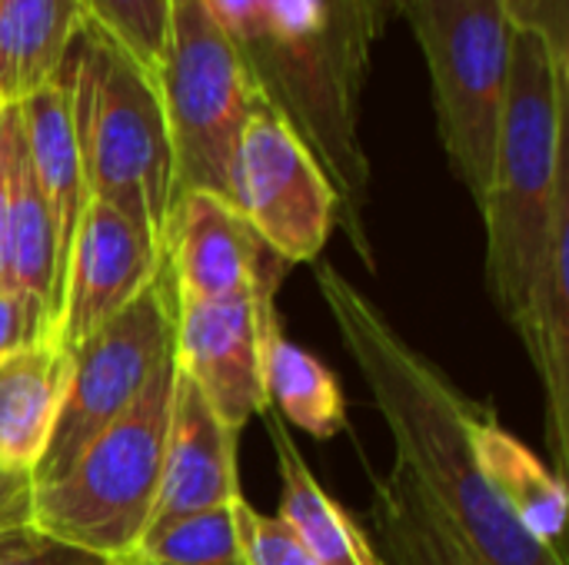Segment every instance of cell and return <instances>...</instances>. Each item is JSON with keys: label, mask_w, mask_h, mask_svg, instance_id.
Listing matches in <instances>:
<instances>
[{"label": "cell", "mask_w": 569, "mask_h": 565, "mask_svg": "<svg viewBox=\"0 0 569 565\" xmlns=\"http://www.w3.org/2000/svg\"><path fill=\"white\" fill-rule=\"evenodd\" d=\"M317 286L373 406L390 426L397 446L393 466L420 486L473 556L483 565H567L533 543L493 496L473 450L480 403L413 350L383 310L340 270L320 266Z\"/></svg>", "instance_id": "1"}, {"label": "cell", "mask_w": 569, "mask_h": 565, "mask_svg": "<svg viewBox=\"0 0 569 565\" xmlns=\"http://www.w3.org/2000/svg\"><path fill=\"white\" fill-rule=\"evenodd\" d=\"M253 87L287 117L320 163L340 223L373 270L367 233L370 160L360 140V93L373 43L397 0H207Z\"/></svg>", "instance_id": "2"}, {"label": "cell", "mask_w": 569, "mask_h": 565, "mask_svg": "<svg viewBox=\"0 0 569 565\" xmlns=\"http://www.w3.org/2000/svg\"><path fill=\"white\" fill-rule=\"evenodd\" d=\"M567 170V63L530 30H513L510 83L483 200L487 290L517 323L547 256L553 203Z\"/></svg>", "instance_id": "3"}, {"label": "cell", "mask_w": 569, "mask_h": 565, "mask_svg": "<svg viewBox=\"0 0 569 565\" xmlns=\"http://www.w3.org/2000/svg\"><path fill=\"white\" fill-rule=\"evenodd\" d=\"M67 67L87 196L113 206L160 250L173 206V150L157 83L87 20Z\"/></svg>", "instance_id": "4"}, {"label": "cell", "mask_w": 569, "mask_h": 565, "mask_svg": "<svg viewBox=\"0 0 569 565\" xmlns=\"http://www.w3.org/2000/svg\"><path fill=\"white\" fill-rule=\"evenodd\" d=\"M173 376L170 356L120 420L100 430L57 480L33 486L30 529L107 563L143 539L160 490Z\"/></svg>", "instance_id": "5"}, {"label": "cell", "mask_w": 569, "mask_h": 565, "mask_svg": "<svg viewBox=\"0 0 569 565\" xmlns=\"http://www.w3.org/2000/svg\"><path fill=\"white\" fill-rule=\"evenodd\" d=\"M397 7L427 57L450 170L483 206L510 83L513 27L500 0H397Z\"/></svg>", "instance_id": "6"}, {"label": "cell", "mask_w": 569, "mask_h": 565, "mask_svg": "<svg viewBox=\"0 0 569 565\" xmlns=\"http://www.w3.org/2000/svg\"><path fill=\"white\" fill-rule=\"evenodd\" d=\"M157 93L173 150V200L207 190L227 200L230 160L257 87L207 0H170Z\"/></svg>", "instance_id": "7"}, {"label": "cell", "mask_w": 569, "mask_h": 565, "mask_svg": "<svg viewBox=\"0 0 569 565\" xmlns=\"http://www.w3.org/2000/svg\"><path fill=\"white\" fill-rule=\"evenodd\" d=\"M177 343V290L167 263L153 283L113 320L70 350V380L33 470V486L57 480L73 456L113 420H120L147 390L153 373L173 356Z\"/></svg>", "instance_id": "8"}, {"label": "cell", "mask_w": 569, "mask_h": 565, "mask_svg": "<svg viewBox=\"0 0 569 565\" xmlns=\"http://www.w3.org/2000/svg\"><path fill=\"white\" fill-rule=\"evenodd\" d=\"M227 200L287 266L317 260L340 216L320 163L260 90L233 147Z\"/></svg>", "instance_id": "9"}, {"label": "cell", "mask_w": 569, "mask_h": 565, "mask_svg": "<svg viewBox=\"0 0 569 565\" xmlns=\"http://www.w3.org/2000/svg\"><path fill=\"white\" fill-rule=\"evenodd\" d=\"M273 313L277 303L270 293L193 303L177 300V366L237 436L250 416L267 413L263 330Z\"/></svg>", "instance_id": "10"}, {"label": "cell", "mask_w": 569, "mask_h": 565, "mask_svg": "<svg viewBox=\"0 0 569 565\" xmlns=\"http://www.w3.org/2000/svg\"><path fill=\"white\" fill-rule=\"evenodd\" d=\"M160 253L180 303L277 296L287 273V263L267 250L233 203L207 190H190L173 200Z\"/></svg>", "instance_id": "11"}, {"label": "cell", "mask_w": 569, "mask_h": 565, "mask_svg": "<svg viewBox=\"0 0 569 565\" xmlns=\"http://www.w3.org/2000/svg\"><path fill=\"white\" fill-rule=\"evenodd\" d=\"M160 266L163 253L147 233L113 206L87 200L60 286L57 333L63 346H80L93 330L130 306L153 283Z\"/></svg>", "instance_id": "12"}, {"label": "cell", "mask_w": 569, "mask_h": 565, "mask_svg": "<svg viewBox=\"0 0 569 565\" xmlns=\"http://www.w3.org/2000/svg\"><path fill=\"white\" fill-rule=\"evenodd\" d=\"M237 500H243L237 480V433L220 423L190 376H183L177 366L160 490L147 529L223 509Z\"/></svg>", "instance_id": "13"}, {"label": "cell", "mask_w": 569, "mask_h": 565, "mask_svg": "<svg viewBox=\"0 0 569 565\" xmlns=\"http://www.w3.org/2000/svg\"><path fill=\"white\" fill-rule=\"evenodd\" d=\"M513 330L520 333L547 400V443L557 460V476L569 470V180L553 203V226L547 256L533 280L523 313Z\"/></svg>", "instance_id": "14"}, {"label": "cell", "mask_w": 569, "mask_h": 565, "mask_svg": "<svg viewBox=\"0 0 569 565\" xmlns=\"http://www.w3.org/2000/svg\"><path fill=\"white\" fill-rule=\"evenodd\" d=\"M17 107L23 150L33 170V180L40 186V196L50 210L60 260L67 266V253L77 233V223L87 206V183H83V160L77 143V123H73V83L70 67L63 60L60 73L37 87L30 97H23Z\"/></svg>", "instance_id": "15"}, {"label": "cell", "mask_w": 569, "mask_h": 565, "mask_svg": "<svg viewBox=\"0 0 569 565\" xmlns=\"http://www.w3.org/2000/svg\"><path fill=\"white\" fill-rule=\"evenodd\" d=\"M473 450L493 496L517 519V526L533 543L567 559V480H560L497 420L493 406L483 403L473 416Z\"/></svg>", "instance_id": "16"}, {"label": "cell", "mask_w": 569, "mask_h": 565, "mask_svg": "<svg viewBox=\"0 0 569 565\" xmlns=\"http://www.w3.org/2000/svg\"><path fill=\"white\" fill-rule=\"evenodd\" d=\"M67 380L70 350L60 333L27 343L0 363V456L30 480L50 443Z\"/></svg>", "instance_id": "17"}, {"label": "cell", "mask_w": 569, "mask_h": 565, "mask_svg": "<svg viewBox=\"0 0 569 565\" xmlns=\"http://www.w3.org/2000/svg\"><path fill=\"white\" fill-rule=\"evenodd\" d=\"M270 443L280 466V509L277 516L303 543V549L320 565H383L370 539L347 516V509L317 483L303 463L283 420L270 416Z\"/></svg>", "instance_id": "18"}, {"label": "cell", "mask_w": 569, "mask_h": 565, "mask_svg": "<svg viewBox=\"0 0 569 565\" xmlns=\"http://www.w3.org/2000/svg\"><path fill=\"white\" fill-rule=\"evenodd\" d=\"M80 30L77 0H0V107L53 80Z\"/></svg>", "instance_id": "19"}, {"label": "cell", "mask_w": 569, "mask_h": 565, "mask_svg": "<svg viewBox=\"0 0 569 565\" xmlns=\"http://www.w3.org/2000/svg\"><path fill=\"white\" fill-rule=\"evenodd\" d=\"M370 519L387 565H483L400 466L370 473Z\"/></svg>", "instance_id": "20"}, {"label": "cell", "mask_w": 569, "mask_h": 565, "mask_svg": "<svg viewBox=\"0 0 569 565\" xmlns=\"http://www.w3.org/2000/svg\"><path fill=\"white\" fill-rule=\"evenodd\" d=\"M263 390L267 410H280L313 440H333L347 430V396L337 376L280 330L277 313L263 330Z\"/></svg>", "instance_id": "21"}, {"label": "cell", "mask_w": 569, "mask_h": 565, "mask_svg": "<svg viewBox=\"0 0 569 565\" xmlns=\"http://www.w3.org/2000/svg\"><path fill=\"white\" fill-rule=\"evenodd\" d=\"M113 565H250L233 506L173 519L143 533V539Z\"/></svg>", "instance_id": "22"}, {"label": "cell", "mask_w": 569, "mask_h": 565, "mask_svg": "<svg viewBox=\"0 0 569 565\" xmlns=\"http://www.w3.org/2000/svg\"><path fill=\"white\" fill-rule=\"evenodd\" d=\"M83 20L113 40L150 80H157L167 33H170V0H77Z\"/></svg>", "instance_id": "23"}, {"label": "cell", "mask_w": 569, "mask_h": 565, "mask_svg": "<svg viewBox=\"0 0 569 565\" xmlns=\"http://www.w3.org/2000/svg\"><path fill=\"white\" fill-rule=\"evenodd\" d=\"M233 523L250 565H320L280 516H267L247 500L233 503Z\"/></svg>", "instance_id": "24"}, {"label": "cell", "mask_w": 569, "mask_h": 565, "mask_svg": "<svg viewBox=\"0 0 569 565\" xmlns=\"http://www.w3.org/2000/svg\"><path fill=\"white\" fill-rule=\"evenodd\" d=\"M0 565H113L83 549L63 546L30 526L0 536Z\"/></svg>", "instance_id": "25"}, {"label": "cell", "mask_w": 569, "mask_h": 565, "mask_svg": "<svg viewBox=\"0 0 569 565\" xmlns=\"http://www.w3.org/2000/svg\"><path fill=\"white\" fill-rule=\"evenodd\" d=\"M513 30L537 33L560 63H569L567 0H500Z\"/></svg>", "instance_id": "26"}, {"label": "cell", "mask_w": 569, "mask_h": 565, "mask_svg": "<svg viewBox=\"0 0 569 565\" xmlns=\"http://www.w3.org/2000/svg\"><path fill=\"white\" fill-rule=\"evenodd\" d=\"M50 333H57V326L37 306H30L20 293L0 286V363L20 346L37 343Z\"/></svg>", "instance_id": "27"}, {"label": "cell", "mask_w": 569, "mask_h": 565, "mask_svg": "<svg viewBox=\"0 0 569 565\" xmlns=\"http://www.w3.org/2000/svg\"><path fill=\"white\" fill-rule=\"evenodd\" d=\"M30 500H33V480L27 473H17L0 456V536L30 526Z\"/></svg>", "instance_id": "28"}]
</instances>
